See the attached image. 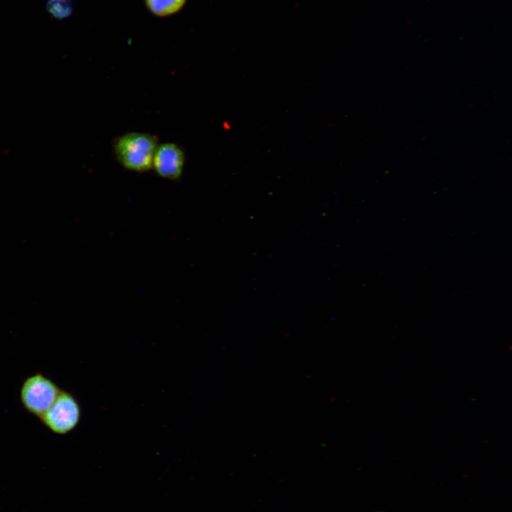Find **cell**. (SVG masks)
<instances>
[{"label":"cell","instance_id":"cell-6","mask_svg":"<svg viewBox=\"0 0 512 512\" xmlns=\"http://www.w3.org/2000/svg\"><path fill=\"white\" fill-rule=\"evenodd\" d=\"M46 8L52 17L63 20L72 15L73 1V0H47Z\"/></svg>","mask_w":512,"mask_h":512},{"label":"cell","instance_id":"cell-5","mask_svg":"<svg viewBox=\"0 0 512 512\" xmlns=\"http://www.w3.org/2000/svg\"><path fill=\"white\" fill-rule=\"evenodd\" d=\"M148 11L157 17H166L180 11L186 0H144Z\"/></svg>","mask_w":512,"mask_h":512},{"label":"cell","instance_id":"cell-1","mask_svg":"<svg viewBox=\"0 0 512 512\" xmlns=\"http://www.w3.org/2000/svg\"><path fill=\"white\" fill-rule=\"evenodd\" d=\"M157 146V140L154 136L132 132L119 137L114 147L117 159L124 168L143 172L152 167Z\"/></svg>","mask_w":512,"mask_h":512},{"label":"cell","instance_id":"cell-2","mask_svg":"<svg viewBox=\"0 0 512 512\" xmlns=\"http://www.w3.org/2000/svg\"><path fill=\"white\" fill-rule=\"evenodd\" d=\"M61 390L50 378L41 373L28 377L20 390L23 408L40 418L51 406Z\"/></svg>","mask_w":512,"mask_h":512},{"label":"cell","instance_id":"cell-3","mask_svg":"<svg viewBox=\"0 0 512 512\" xmlns=\"http://www.w3.org/2000/svg\"><path fill=\"white\" fill-rule=\"evenodd\" d=\"M80 417L81 409L78 400L69 392L61 390L39 419L50 432L63 435L77 427Z\"/></svg>","mask_w":512,"mask_h":512},{"label":"cell","instance_id":"cell-4","mask_svg":"<svg viewBox=\"0 0 512 512\" xmlns=\"http://www.w3.org/2000/svg\"><path fill=\"white\" fill-rule=\"evenodd\" d=\"M184 161L182 149L175 144L166 143L157 146L152 166L159 176L176 180L182 174Z\"/></svg>","mask_w":512,"mask_h":512}]
</instances>
